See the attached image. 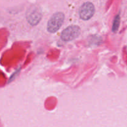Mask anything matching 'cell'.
Returning <instances> with one entry per match:
<instances>
[{"mask_svg": "<svg viewBox=\"0 0 127 127\" xmlns=\"http://www.w3.org/2000/svg\"><path fill=\"white\" fill-rule=\"evenodd\" d=\"M95 13L94 5L91 2H86L79 9V15L81 19L88 21L90 19Z\"/></svg>", "mask_w": 127, "mask_h": 127, "instance_id": "277c9868", "label": "cell"}, {"mask_svg": "<svg viewBox=\"0 0 127 127\" xmlns=\"http://www.w3.org/2000/svg\"><path fill=\"white\" fill-rule=\"evenodd\" d=\"M64 21V14L62 12L53 14L47 23V30L50 33H55L60 29Z\"/></svg>", "mask_w": 127, "mask_h": 127, "instance_id": "6da1fadb", "label": "cell"}, {"mask_svg": "<svg viewBox=\"0 0 127 127\" xmlns=\"http://www.w3.org/2000/svg\"><path fill=\"white\" fill-rule=\"evenodd\" d=\"M42 11L38 7L32 6L27 10L26 19L27 22L32 26H36L38 24L42 19Z\"/></svg>", "mask_w": 127, "mask_h": 127, "instance_id": "3957f363", "label": "cell"}, {"mask_svg": "<svg viewBox=\"0 0 127 127\" xmlns=\"http://www.w3.org/2000/svg\"><path fill=\"white\" fill-rule=\"evenodd\" d=\"M80 34V27L76 25H72L67 27L62 31L61 38L63 41L69 42L76 39Z\"/></svg>", "mask_w": 127, "mask_h": 127, "instance_id": "7a4b0ae2", "label": "cell"}, {"mask_svg": "<svg viewBox=\"0 0 127 127\" xmlns=\"http://www.w3.org/2000/svg\"><path fill=\"white\" fill-rule=\"evenodd\" d=\"M120 14L116 15V16H115V17H114V21H113L112 27V32H116L117 31H118L119 26H120Z\"/></svg>", "mask_w": 127, "mask_h": 127, "instance_id": "5b68a950", "label": "cell"}, {"mask_svg": "<svg viewBox=\"0 0 127 127\" xmlns=\"http://www.w3.org/2000/svg\"><path fill=\"white\" fill-rule=\"evenodd\" d=\"M20 70H21V68H19L18 69H17V70H16V72H15V73H14V74L12 75L11 77V78H10L9 82H11V81H12V80H13L14 78L15 77H16V76L17 75L19 74V72H20Z\"/></svg>", "mask_w": 127, "mask_h": 127, "instance_id": "8992f818", "label": "cell"}]
</instances>
